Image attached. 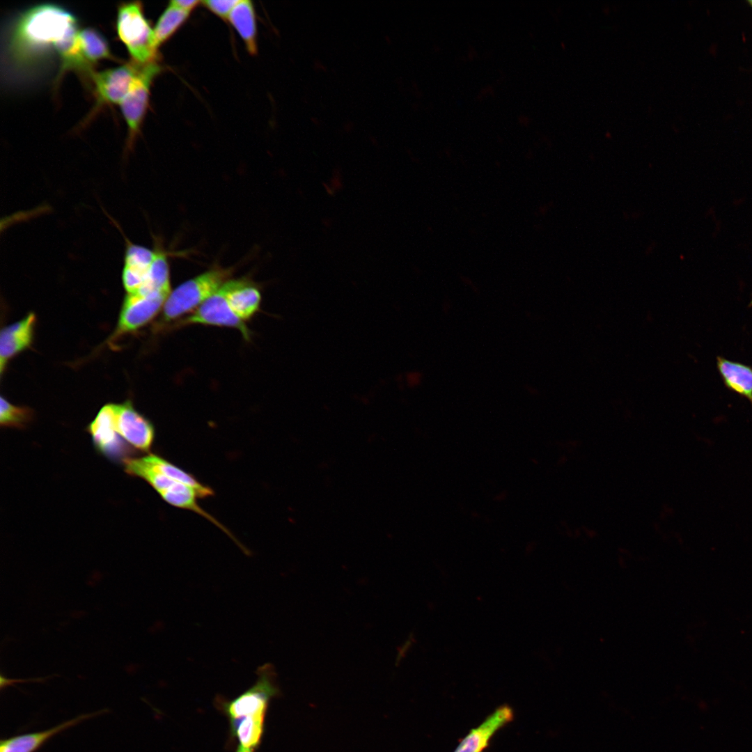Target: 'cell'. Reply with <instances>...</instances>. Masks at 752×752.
I'll list each match as a JSON object with an SVG mask.
<instances>
[{
  "label": "cell",
  "instance_id": "6da1fadb",
  "mask_svg": "<svg viewBox=\"0 0 752 752\" xmlns=\"http://www.w3.org/2000/svg\"><path fill=\"white\" fill-rule=\"evenodd\" d=\"M77 27V18L57 4H38L19 13L6 29L7 72L17 78L33 75L54 54L58 58V42Z\"/></svg>",
  "mask_w": 752,
  "mask_h": 752
},
{
  "label": "cell",
  "instance_id": "7a4b0ae2",
  "mask_svg": "<svg viewBox=\"0 0 752 752\" xmlns=\"http://www.w3.org/2000/svg\"><path fill=\"white\" fill-rule=\"evenodd\" d=\"M116 28L132 61L139 63L157 61L158 47L154 30L144 16L141 2H125L118 6Z\"/></svg>",
  "mask_w": 752,
  "mask_h": 752
},
{
  "label": "cell",
  "instance_id": "3957f363",
  "mask_svg": "<svg viewBox=\"0 0 752 752\" xmlns=\"http://www.w3.org/2000/svg\"><path fill=\"white\" fill-rule=\"evenodd\" d=\"M232 272L231 269L214 267L178 285L164 303L163 320L170 322L197 308L229 280Z\"/></svg>",
  "mask_w": 752,
  "mask_h": 752
},
{
  "label": "cell",
  "instance_id": "277c9868",
  "mask_svg": "<svg viewBox=\"0 0 752 752\" xmlns=\"http://www.w3.org/2000/svg\"><path fill=\"white\" fill-rule=\"evenodd\" d=\"M257 680L248 689L233 700L217 696L215 703L227 715L229 721L249 717L266 716L271 699L279 696L276 674L271 664H265L256 671Z\"/></svg>",
  "mask_w": 752,
  "mask_h": 752
},
{
  "label": "cell",
  "instance_id": "5b68a950",
  "mask_svg": "<svg viewBox=\"0 0 752 752\" xmlns=\"http://www.w3.org/2000/svg\"><path fill=\"white\" fill-rule=\"evenodd\" d=\"M156 61L139 63L129 92L119 104L128 130L127 150L132 148L139 134L148 105L151 83L161 71V67Z\"/></svg>",
  "mask_w": 752,
  "mask_h": 752
},
{
  "label": "cell",
  "instance_id": "8992f818",
  "mask_svg": "<svg viewBox=\"0 0 752 752\" xmlns=\"http://www.w3.org/2000/svg\"><path fill=\"white\" fill-rule=\"evenodd\" d=\"M227 281L200 305L195 311L183 319L181 325L201 324L235 328L240 331L246 340H250L251 332L244 322L232 311L227 299Z\"/></svg>",
  "mask_w": 752,
  "mask_h": 752
},
{
  "label": "cell",
  "instance_id": "52a82bcc",
  "mask_svg": "<svg viewBox=\"0 0 752 752\" xmlns=\"http://www.w3.org/2000/svg\"><path fill=\"white\" fill-rule=\"evenodd\" d=\"M139 63H130L100 72L94 71L90 79L95 86L97 106L119 104L126 96L136 75Z\"/></svg>",
  "mask_w": 752,
  "mask_h": 752
},
{
  "label": "cell",
  "instance_id": "ba28073f",
  "mask_svg": "<svg viewBox=\"0 0 752 752\" xmlns=\"http://www.w3.org/2000/svg\"><path fill=\"white\" fill-rule=\"evenodd\" d=\"M94 446L97 451L113 460L128 458L131 450L116 430V405L104 406L88 425Z\"/></svg>",
  "mask_w": 752,
  "mask_h": 752
},
{
  "label": "cell",
  "instance_id": "9c48e42d",
  "mask_svg": "<svg viewBox=\"0 0 752 752\" xmlns=\"http://www.w3.org/2000/svg\"><path fill=\"white\" fill-rule=\"evenodd\" d=\"M150 485L166 502L174 507L189 510L201 515L228 535L243 551L246 550L226 528L198 505L197 498L200 497L193 488L162 473L152 476Z\"/></svg>",
  "mask_w": 752,
  "mask_h": 752
},
{
  "label": "cell",
  "instance_id": "30bf717a",
  "mask_svg": "<svg viewBox=\"0 0 752 752\" xmlns=\"http://www.w3.org/2000/svg\"><path fill=\"white\" fill-rule=\"evenodd\" d=\"M116 430L125 442L142 452H149L155 439L152 423L131 402L116 405Z\"/></svg>",
  "mask_w": 752,
  "mask_h": 752
},
{
  "label": "cell",
  "instance_id": "8fae6325",
  "mask_svg": "<svg viewBox=\"0 0 752 752\" xmlns=\"http://www.w3.org/2000/svg\"><path fill=\"white\" fill-rule=\"evenodd\" d=\"M168 297L165 294H127L120 314L118 332H129L145 325L159 313Z\"/></svg>",
  "mask_w": 752,
  "mask_h": 752
},
{
  "label": "cell",
  "instance_id": "7c38bea8",
  "mask_svg": "<svg viewBox=\"0 0 752 752\" xmlns=\"http://www.w3.org/2000/svg\"><path fill=\"white\" fill-rule=\"evenodd\" d=\"M106 711V710H102L80 714L44 730L18 735L1 739L0 752H36L55 735L88 719L103 714Z\"/></svg>",
  "mask_w": 752,
  "mask_h": 752
},
{
  "label": "cell",
  "instance_id": "4fadbf2b",
  "mask_svg": "<svg viewBox=\"0 0 752 752\" xmlns=\"http://www.w3.org/2000/svg\"><path fill=\"white\" fill-rule=\"evenodd\" d=\"M513 716V711L510 707H499L479 726L472 728L453 752H483L488 746L494 734L512 721Z\"/></svg>",
  "mask_w": 752,
  "mask_h": 752
},
{
  "label": "cell",
  "instance_id": "5bb4252c",
  "mask_svg": "<svg viewBox=\"0 0 752 752\" xmlns=\"http://www.w3.org/2000/svg\"><path fill=\"white\" fill-rule=\"evenodd\" d=\"M36 318L30 313L22 320L4 327L0 335L1 373L7 361L30 346L33 337Z\"/></svg>",
  "mask_w": 752,
  "mask_h": 752
},
{
  "label": "cell",
  "instance_id": "9a60e30c",
  "mask_svg": "<svg viewBox=\"0 0 752 752\" xmlns=\"http://www.w3.org/2000/svg\"><path fill=\"white\" fill-rule=\"evenodd\" d=\"M226 283L230 308L242 321L250 319L260 307V291L246 279H229Z\"/></svg>",
  "mask_w": 752,
  "mask_h": 752
},
{
  "label": "cell",
  "instance_id": "2e32d148",
  "mask_svg": "<svg viewBox=\"0 0 752 752\" xmlns=\"http://www.w3.org/2000/svg\"><path fill=\"white\" fill-rule=\"evenodd\" d=\"M716 368L726 389L748 400L752 405V366L716 357Z\"/></svg>",
  "mask_w": 752,
  "mask_h": 752
},
{
  "label": "cell",
  "instance_id": "e0dca14e",
  "mask_svg": "<svg viewBox=\"0 0 752 752\" xmlns=\"http://www.w3.org/2000/svg\"><path fill=\"white\" fill-rule=\"evenodd\" d=\"M140 459L148 467L193 488L200 498L210 496L214 494L210 487L200 483L193 475L181 469L161 456L148 453L140 457Z\"/></svg>",
  "mask_w": 752,
  "mask_h": 752
},
{
  "label": "cell",
  "instance_id": "ac0fdd59",
  "mask_svg": "<svg viewBox=\"0 0 752 752\" xmlns=\"http://www.w3.org/2000/svg\"><path fill=\"white\" fill-rule=\"evenodd\" d=\"M157 254L145 279L138 290L133 294H139L143 296L153 294H165L169 295L171 290L169 267L166 254L159 249H156Z\"/></svg>",
  "mask_w": 752,
  "mask_h": 752
},
{
  "label": "cell",
  "instance_id": "d6986e66",
  "mask_svg": "<svg viewBox=\"0 0 752 752\" xmlns=\"http://www.w3.org/2000/svg\"><path fill=\"white\" fill-rule=\"evenodd\" d=\"M251 54L256 53V25L253 6L251 1H239L228 17Z\"/></svg>",
  "mask_w": 752,
  "mask_h": 752
},
{
  "label": "cell",
  "instance_id": "ffe728a7",
  "mask_svg": "<svg viewBox=\"0 0 752 752\" xmlns=\"http://www.w3.org/2000/svg\"><path fill=\"white\" fill-rule=\"evenodd\" d=\"M265 716H259L229 721L230 733L242 748L255 749L260 744Z\"/></svg>",
  "mask_w": 752,
  "mask_h": 752
},
{
  "label": "cell",
  "instance_id": "44dd1931",
  "mask_svg": "<svg viewBox=\"0 0 752 752\" xmlns=\"http://www.w3.org/2000/svg\"><path fill=\"white\" fill-rule=\"evenodd\" d=\"M78 40L86 59L94 65L102 59H116L112 55L106 38L94 28L80 29Z\"/></svg>",
  "mask_w": 752,
  "mask_h": 752
},
{
  "label": "cell",
  "instance_id": "7402d4cb",
  "mask_svg": "<svg viewBox=\"0 0 752 752\" xmlns=\"http://www.w3.org/2000/svg\"><path fill=\"white\" fill-rule=\"evenodd\" d=\"M125 240L126 245L123 270L145 279L155 258L157 250H150L143 246L133 244L125 237Z\"/></svg>",
  "mask_w": 752,
  "mask_h": 752
},
{
  "label": "cell",
  "instance_id": "603a6c76",
  "mask_svg": "<svg viewBox=\"0 0 752 752\" xmlns=\"http://www.w3.org/2000/svg\"><path fill=\"white\" fill-rule=\"evenodd\" d=\"M189 14L171 3L159 18L154 29V36L157 47L169 39L186 21Z\"/></svg>",
  "mask_w": 752,
  "mask_h": 752
},
{
  "label": "cell",
  "instance_id": "cb8c5ba5",
  "mask_svg": "<svg viewBox=\"0 0 752 752\" xmlns=\"http://www.w3.org/2000/svg\"><path fill=\"white\" fill-rule=\"evenodd\" d=\"M0 409V423L2 426L22 428L33 416L31 409L15 406L3 397H1Z\"/></svg>",
  "mask_w": 752,
  "mask_h": 752
},
{
  "label": "cell",
  "instance_id": "d4e9b609",
  "mask_svg": "<svg viewBox=\"0 0 752 752\" xmlns=\"http://www.w3.org/2000/svg\"><path fill=\"white\" fill-rule=\"evenodd\" d=\"M236 0L203 1H201L209 10L224 19L228 18L231 10L238 3Z\"/></svg>",
  "mask_w": 752,
  "mask_h": 752
},
{
  "label": "cell",
  "instance_id": "484cf974",
  "mask_svg": "<svg viewBox=\"0 0 752 752\" xmlns=\"http://www.w3.org/2000/svg\"><path fill=\"white\" fill-rule=\"evenodd\" d=\"M200 3L196 0H174L170 2L171 5L189 12Z\"/></svg>",
  "mask_w": 752,
  "mask_h": 752
},
{
  "label": "cell",
  "instance_id": "4316f807",
  "mask_svg": "<svg viewBox=\"0 0 752 752\" xmlns=\"http://www.w3.org/2000/svg\"><path fill=\"white\" fill-rule=\"evenodd\" d=\"M235 752H254V749H245L238 746Z\"/></svg>",
  "mask_w": 752,
  "mask_h": 752
},
{
  "label": "cell",
  "instance_id": "83f0119b",
  "mask_svg": "<svg viewBox=\"0 0 752 752\" xmlns=\"http://www.w3.org/2000/svg\"><path fill=\"white\" fill-rule=\"evenodd\" d=\"M747 3H749V6H750L751 7V8H752V0H748V1H747Z\"/></svg>",
  "mask_w": 752,
  "mask_h": 752
},
{
  "label": "cell",
  "instance_id": "f1b7e54d",
  "mask_svg": "<svg viewBox=\"0 0 752 752\" xmlns=\"http://www.w3.org/2000/svg\"><path fill=\"white\" fill-rule=\"evenodd\" d=\"M749 306H752V301H751V304H750V305H749Z\"/></svg>",
  "mask_w": 752,
  "mask_h": 752
}]
</instances>
